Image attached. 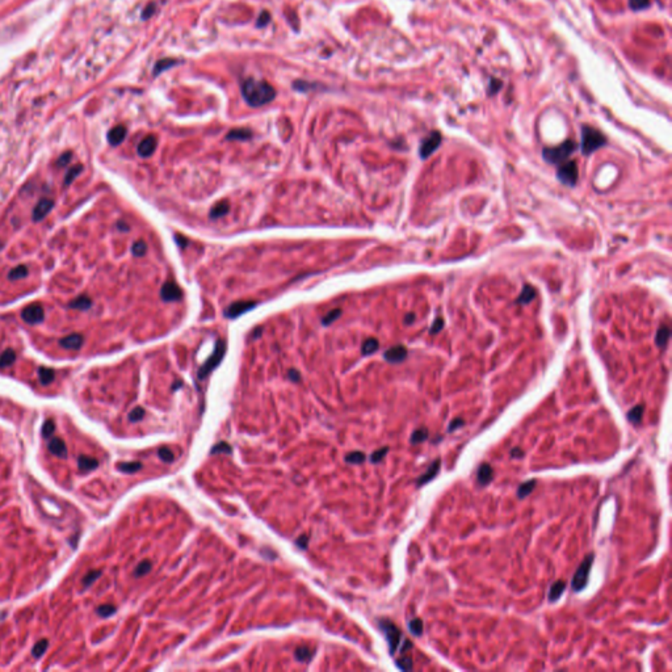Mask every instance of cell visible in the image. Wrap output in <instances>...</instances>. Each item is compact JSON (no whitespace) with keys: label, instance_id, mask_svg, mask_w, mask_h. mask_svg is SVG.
I'll return each instance as SVG.
<instances>
[{"label":"cell","instance_id":"6da1fadb","mask_svg":"<svg viewBox=\"0 0 672 672\" xmlns=\"http://www.w3.org/2000/svg\"><path fill=\"white\" fill-rule=\"evenodd\" d=\"M242 95L251 107H263L276 98V89L264 80L247 79L242 83Z\"/></svg>","mask_w":672,"mask_h":672},{"label":"cell","instance_id":"7a4b0ae2","mask_svg":"<svg viewBox=\"0 0 672 672\" xmlns=\"http://www.w3.org/2000/svg\"><path fill=\"white\" fill-rule=\"evenodd\" d=\"M605 145H607V138L601 131L591 126H587V125L581 127L580 149L585 155H591L592 153H595L596 150L605 146Z\"/></svg>","mask_w":672,"mask_h":672},{"label":"cell","instance_id":"3957f363","mask_svg":"<svg viewBox=\"0 0 672 672\" xmlns=\"http://www.w3.org/2000/svg\"><path fill=\"white\" fill-rule=\"evenodd\" d=\"M575 149H576V145L572 141H565L559 146L544 149L543 156L544 159L548 163H550V164H561V163L566 162L571 156Z\"/></svg>","mask_w":672,"mask_h":672},{"label":"cell","instance_id":"277c9868","mask_svg":"<svg viewBox=\"0 0 672 672\" xmlns=\"http://www.w3.org/2000/svg\"><path fill=\"white\" fill-rule=\"evenodd\" d=\"M592 563H594V553L588 554L585 558V561L580 563L578 570L575 571L574 578H572L571 581V587L575 592L583 591L586 586H587L588 575H590V571H591Z\"/></svg>","mask_w":672,"mask_h":672},{"label":"cell","instance_id":"5b68a950","mask_svg":"<svg viewBox=\"0 0 672 672\" xmlns=\"http://www.w3.org/2000/svg\"><path fill=\"white\" fill-rule=\"evenodd\" d=\"M225 352H226V344H225V341L222 340V339H219V340L217 341V344H215L214 352L211 353L210 357L206 360V363H205V364L200 368V370H198V378H200V380L206 378V377H208L209 374H210L211 372L219 365V363H221L222 359H223L225 356Z\"/></svg>","mask_w":672,"mask_h":672},{"label":"cell","instance_id":"8992f818","mask_svg":"<svg viewBox=\"0 0 672 672\" xmlns=\"http://www.w3.org/2000/svg\"><path fill=\"white\" fill-rule=\"evenodd\" d=\"M380 628L381 630L383 632L385 637H386L387 645H389L390 649V654L394 655V653L396 651V649L399 647L400 643V638H402V633H400V630L394 625L393 622H390L387 620H381L380 621Z\"/></svg>","mask_w":672,"mask_h":672},{"label":"cell","instance_id":"52a82bcc","mask_svg":"<svg viewBox=\"0 0 672 672\" xmlns=\"http://www.w3.org/2000/svg\"><path fill=\"white\" fill-rule=\"evenodd\" d=\"M557 177L561 183L568 187H574L578 182V166L574 160H566L561 163L557 171Z\"/></svg>","mask_w":672,"mask_h":672},{"label":"cell","instance_id":"ba28073f","mask_svg":"<svg viewBox=\"0 0 672 672\" xmlns=\"http://www.w3.org/2000/svg\"><path fill=\"white\" fill-rule=\"evenodd\" d=\"M440 143H441V134L438 133V131H433V133L429 134L428 137H426L424 140L422 141V145L419 147V155L422 159H427L429 155L435 153L436 150L438 149L440 146Z\"/></svg>","mask_w":672,"mask_h":672},{"label":"cell","instance_id":"9c48e42d","mask_svg":"<svg viewBox=\"0 0 672 672\" xmlns=\"http://www.w3.org/2000/svg\"><path fill=\"white\" fill-rule=\"evenodd\" d=\"M21 318L29 325H37L43 321L45 311H43L42 306H39L38 303H33V305L24 307V310L21 311Z\"/></svg>","mask_w":672,"mask_h":672},{"label":"cell","instance_id":"30bf717a","mask_svg":"<svg viewBox=\"0 0 672 672\" xmlns=\"http://www.w3.org/2000/svg\"><path fill=\"white\" fill-rule=\"evenodd\" d=\"M255 306H256V302H253V301H238V302L231 303V305L226 308L225 315H226L228 318H238V317H241L242 314L247 312L248 310L255 307Z\"/></svg>","mask_w":672,"mask_h":672},{"label":"cell","instance_id":"8fae6325","mask_svg":"<svg viewBox=\"0 0 672 672\" xmlns=\"http://www.w3.org/2000/svg\"><path fill=\"white\" fill-rule=\"evenodd\" d=\"M160 297H162L163 301H166V302H169V301H179V299L183 297V293L177 284L173 283V281H167V283L162 286Z\"/></svg>","mask_w":672,"mask_h":672},{"label":"cell","instance_id":"7c38bea8","mask_svg":"<svg viewBox=\"0 0 672 672\" xmlns=\"http://www.w3.org/2000/svg\"><path fill=\"white\" fill-rule=\"evenodd\" d=\"M440 468H441V460H440V458H436L435 461L431 464V466L427 469L426 473H424L422 477H419L416 479V486H418V487H422V486L427 484L428 482H431L432 479H435V478L437 477L438 471H440Z\"/></svg>","mask_w":672,"mask_h":672},{"label":"cell","instance_id":"4fadbf2b","mask_svg":"<svg viewBox=\"0 0 672 672\" xmlns=\"http://www.w3.org/2000/svg\"><path fill=\"white\" fill-rule=\"evenodd\" d=\"M156 146H158V140H156L155 136H147L146 138H143L141 141V143L138 145V154L142 158H149L154 154V151L156 150Z\"/></svg>","mask_w":672,"mask_h":672},{"label":"cell","instance_id":"5bb4252c","mask_svg":"<svg viewBox=\"0 0 672 672\" xmlns=\"http://www.w3.org/2000/svg\"><path fill=\"white\" fill-rule=\"evenodd\" d=\"M53 206H54V202H53L52 200H49V198H42V200H39L38 204L34 206V210H33V215H32L33 219L36 222L42 221L43 218H45V215H48V213L52 210Z\"/></svg>","mask_w":672,"mask_h":672},{"label":"cell","instance_id":"9a60e30c","mask_svg":"<svg viewBox=\"0 0 672 672\" xmlns=\"http://www.w3.org/2000/svg\"><path fill=\"white\" fill-rule=\"evenodd\" d=\"M383 357L385 360L389 361V363H393V364H396V363H402L405 359L407 357V349L403 345H395V347L389 348L385 354H383Z\"/></svg>","mask_w":672,"mask_h":672},{"label":"cell","instance_id":"2e32d148","mask_svg":"<svg viewBox=\"0 0 672 672\" xmlns=\"http://www.w3.org/2000/svg\"><path fill=\"white\" fill-rule=\"evenodd\" d=\"M48 448H49V451L52 452L53 455L57 456V457L61 458L67 457V446H66L65 441H62V438L59 437L50 438L49 444H48Z\"/></svg>","mask_w":672,"mask_h":672},{"label":"cell","instance_id":"e0dca14e","mask_svg":"<svg viewBox=\"0 0 672 672\" xmlns=\"http://www.w3.org/2000/svg\"><path fill=\"white\" fill-rule=\"evenodd\" d=\"M59 344H61V347L66 348V349L76 351V349H79V348L81 347V344H83V336H81L80 334L68 335V336H66V338L59 340Z\"/></svg>","mask_w":672,"mask_h":672},{"label":"cell","instance_id":"ac0fdd59","mask_svg":"<svg viewBox=\"0 0 672 672\" xmlns=\"http://www.w3.org/2000/svg\"><path fill=\"white\" fill-rule=\"evenodd\" d=\"M126 127L123 126V125H117V126H114L113 129L109 130V133H108V141L111 143L112 146H118L120 143L123 142L125 140V137H126Z\"/></svg>","mask_w":672,"mask_h":672},{"label":"cell","instance_id":"d6986e66","mask_svg":"<svg viewBox=\"0 0 672 672\" xmlns=\"http://www.w3.org/2000/svg\"><path fill=\"white\" fill-rule=\"evenodd\" d=\"M492 478H494V471L490 465L488 464L481 465L477 473L478 482H479L482 486H487V484L492 481Z\"/></svg>","mask_w":672,"mask_h":672},{"label":"cell","instance_id":"ffe728a7","mask_svg":"<svg viewBox=\"0 0 672 672\" xmlns=\"http://www.w3.org/2000/svg\"><path fill=\"white\" fill-rule=\"evenodd\" d=\"M565 590H566L565 581H563V580L554 581V583L552 585V587H550L549 596H548V599H549L550 603H555L557 600H559V598H561L562 595H563Z\"/></svg>","mask_w":672,"mask_h":672},{"label":"cell","instance_id":"44dd1931","mask_svg":"<svg viewBox=\"0 0 672 672\" xmlns=\"http://www.w3.org/2000/svg\"><path fill=\"white\" fill-rule=\"evenodd\" d=\"M78 465L81 471H89L98 469L99 461L96 458L89 457V456H80L78 458Z\"/></svg>","mask_w":672,"mask_h":672},{"label":"cell","instance_id":"7402d4cb","mask_svg":"<svg viewBox=\"0 0 672 672\" xmlns=\"http://www.w3.org/2000/svg\"><path fill=\"white\" fill-rule=\"evenodd\" d=\"M91 306H92V299L88 296H84V294L76 297L74 301H71V302L68 303V307L75 308V310H88Z\"/></svg>","mask_w":672,"mask_h":672},{"label":"cell","instance_id":"603a6c76","mask_svg":"<svg viewBox=\"0 0 672 672\" xmlns=\"http://www.w3.org/2000/svg\"><path fill=\"white\" fill-rule=\"evenodd\" d=\"M534 297H536V290H534V288L530 285H525L523 288V292H521V294L519 296L516 302L520 303V305H526V303L532 302Z\"/></svg>","mask_w":672,"mask_h":672},{"label":"cell","instance_id":"cb8c5ba5","mask_svg":"<svg viewBox=\"0 0 672 672\" xmlns=\"http://www.w3.org/2000/svg\"><path fill=\"white\" fill-rule=\"evenodd\" d=\"M230 210V204L228 201H221L218 202L217 205H214L210 210V218L211 219H214V218H221L223 215H226Z\"/></svg>","mask_w":672,"mask_h":672},{"label":"cell","instance_id":"d4e9b609","mask_svg":"<svg viewBox=\"0 0 672 672\" xmlns=\"http://www.w3.org/2000/svg\"><path fill=\"white\" fill-rule=\"evenodd\" d=\"M536 479H530V481H526L524 483H521L517 488V498L519 499H525L533 490L536 487Z\"/></svg>","mask_w":672,"mask_h":672},{"label":"cell","instance_id":"484cf974","mask_svg":"<svg viewBox=\"0 0 672 672\" xmlns=\"http://www.w3.org/2000/svg\"><path fill=\"white\" fill-rule=\"evenodd\" d=\"M643 413H645V406L643 405H637L636 407H633L628 413V420L630 423H633V424H640L641 420H642Z\"/></svg>","mask_w":672,"mask_h":672},{"label":"cell","instance_id":"4316f807","mask_svg":"<svg viewBox=\"0 0 672 672\" xmlns=\"http://www.w3.org/2000/svg\"><path fill=\"white\" fill-rule=\"evenodd\" d=\"M38 378L39 382L42 383V385H49V383H52L53 381H54V378H56V372L53 369H50V368L41 367L38 369Z\"/></svg>","mask_w":672,"mask_h":672},{"label":"cell","instance_id":"83f0119b","mask_svg":"<svg viewBox=\"0 0 672 672\" xmlns=\"http://www.w3.org/2000/svg\"><path fill=\"white\" fill-rule=\"evenodd\" d=\"M15 360H16V352L8 348L0 354V368L11 367L15 363Z\"/></svg>","mask_w":672,"mask_h":672},{"label":"cell","instance_id":"f1b7e54d","mask_svg":"<svg viewBox=\"0 0 672 672\" xmlns=\"http://www.w3.org/2000/svg\"><path fill=\"white\" fill-rule=\"evenodd\" d=\"M314 655V651H312L310 647L307 646H301L297 647L296 651H294V656H296V659L299 660V662H306V660H310Z\"/></svg>","mask_w":672,"mask_h":672},{"label":"cell","instance_id":"f546056e","mask_svg":"<svg viewBox=\"0 0 672 672\" xmlns=\"http://www.w3.org/2000/svg\"><path fill=\"white\" fill-rule=\"evenodd\" d=\"M668 339H669V328L667 327V326H662V327L658 330V332H656V338H655L656 345H658V347H664V345L667 344Z\"/></svg>","mask_w":672,"mask_h":672},{"label":"cell","instance_id":"4dcf8cb0","mask_svg":"<svg viewBox=\"0 0 672 672\" xmlns=\"http://www.w3.org/2000/svg\"><path fill=\"white\" fill-rule=\"evenodd\" d=\"M378 347H380V344H378V340H377V339H374V338H369V339H367V340H365V343L363 344V347H361V352H363V354L368 356V354L374 353V352L378 349Z\"/></svg>","mask_w":672,"mask_h":672},{"label":"cell","instance_id":"1f68e13d","mask_svg":"<svg viewBox=\"0 0 672 672\" xmlns=\"http://www.w3.org/2000/svg\"><path fill=\"white\" fill-rule=\"evenodd\" d=\"M118 470L123 471V473H136V471L141 470L142 469V464L138 461H133V462H121V464L117 465Z\"/></svg>","mask_w":672,"mask_h":672},{"label":"cell","instance_id":"d6a6232c","mask_svg":"<svg viewBox=\"0 0 672 672\" xmlns=\"http://www.w3.org/2000/svg\"><path fill=\"white\" fill-rule=\"evenodd\" d=\"M251 136H252V133H251L250 130L234 129V130H231L230 133L228 134V137H226V138H228V140H238V141H239V140H248V138H251Z\"/></svg>","mask_w":672,"mask_h":672},{"label":"cell","instance_id":"836d02e7","mask_svg":"<svg viewBox=\"0 0 672 672\" xmlns=\"http://www.w3.org/2000/svg\"><path fill=\"white\" fill-rule=\"evenodd\" d=\"M428 436H429L428 429H427V428H418L416 431L413 432V435H411L410 441H411V444H419V442L426 441L427 438H428Z\"/></svg>","mask_w":672,"mask_h":672},{"label":"cell","instance_id":"e575fe53","mask_svg":"<svg viewBox=\"0 0 672 672\" xmlns=\"http://www.w3.org/2000/svg\"><path fill=\"white\" fill-rule=\"evenodd\" d=\"M25 276H28V268H26V265L15 266V268L8 273V279L10 280H20L24 279Z\"/></svg>","mask_w":672,"mask_h":672},{"label":"cell","instance_id":"d590c367","mask_svg":"<svg viewBox=\"0 0 672 672\" xmlns=\"http://www.w3.org/2000/svg\"><path fill=\"white\" fill-rule=\"evenodd\" d=\"M81 171H83V166H81V164L74 166L72 168L68 169V172L66 173V177H65V185H66V187H68V185L71 184V183L74 182L76 177H78L79 173H80Z\"/></svg>","mask_w":672,"mask_h":672},{"label":"cell","instance_id":"8d00e7d4","mask_svg":"<svg viewBox=\"0 0 672 672\" xmlns=\"http://www.w3.org/2000/svg\"><path fill=\"white\" fill-rule=\"evenodd\" d=\"M175 65H177L175 59H163V61H159L155 65V68H154V75L156 76V75H159L162 71H164V70L172 67V66Z\"/></svg>","mask_w":672,"mask_h":672},{"label":"cell","instance_id":"74e56055","mask_svg":"<svg viewBox=\"0 0 672 672\" xmlns=\"http://www.w3.org/2000/svg\"><path fill=\"white\" fill-rule=\"evenodd\" d=\"M151 571V562L150 561H142L140 565L137 566L136 570H134V576L137 578H141L143 575L149 574Z\"/></svg>","mask_w":672,"mask_h":672},{"label":"cell","instance_id":"f35d334b","mask_svg":"<svg viewBox=\"0 0 672 672\" xmlns=\"http://www.w3.org/2000/svg\"><path fill=\"white\" fill-rule=\"evenodd\" d=\"M345 461H347L348 464H354V465L363 464V462L365 461V455L363 453V452H359V451L352 452V453H349V455L345 456Z\"/></svg>","mask_w":672,"mask_h":672},{"label":"cell","instance_id":"ab89813d","mask_svg":"<svg viewBox=\"0 0 672 672\" xmlns=\"http://www.w3.org/2000/svg\"><path fill=\"white\" fill-rule=\"evenodd\" d=\"M49 647V641L48 640H41L39 642H37L33 647V655L34 658H39V656H42L45 654V651Z\"/></svg>","mask_w":672,"mask_h":672},{"label":"cell","instance_id":"60d3db41","mask_svg":"<svg viewBox=\"0 0 672 672\" xmlns=\"http://www.w3.org/2000/svg\"><path fill=\"white\" fill-rule=\"evenodd\" d=\"M423 628H424V625H423V621L420 620V618H414V620L409 623L410 632L416 637L422 636Z\"/></svg>","mask_w":672,"mask_h":672},{"label":"cell","instance_id":"b9f144b4","mask_svg":"<svg viewBox=\"0 0 672 672\" xmlns=\"http://www.w3.org/2000/svg\"><path fill=\"white\" fill-rule=\"evenodd\" d=\"M340 314H341L340 308H335V310H331V311L327 312V314L323 317V319H322V323H323L325 326L331 325L332 322H335V319L340 317Z\"/></svg>","mask_w":672,"mask_h":672},{"label":"cell","instance_id":"7bdbcfd3","mask_svg":"<svg viewBox=\"0 0 672 672\" xmlns=\"http://www.w3.org/2000/svg\"><path fill=\"white\" fill-rule=\"evenodd\" d=\"M54 431H56V423L53 422L52 419L46 420L45 424H43L42 427V437L50 438L53 436V433H54Z\"/></svg>","mask_w":672,"mask_h":672},{"label":"cell","instance_id":"ee69618b","mask_svg":"<svg viewBox=\"0 0 672 672\" xmlns=\"http://www.w3.org/2000/svg\"><path fill=\"white\" fill-rule=\"evenodd\" d=\"M210 453H211V455H219V453H228V455H230L231 446L228 444V442L221 441L219 444H217L215 446H213V448H211Z\"/></svg>","mask_w":672,"mask_h":672},{"label":"cell","instance_id":"f6af8a7d","mask_svg":"<svg viewBox=\"0 0 672 672\" xmlns=\"http://www.w3.org/2000/svg\"><path fill=\"white\" fill-rule=\"evenodd\" d=\"M158 456H159L160 460L164 462H172L173 458H175V456H173V453L171 452V449L166 448V446H163V448H160L159 451H158Z\"/></svg>","mask_w":672,"mask_h":672},{"label":"cell","instance_id":"bcb514c9","mask_svg":"<svg viewBox=\"0 0 672 672\" xmlns=\"http://www.w3.org/2000/svg\"><path fill=\"white\" fill-rule=\"evenodd\" d=\"M113 613H116V607L112 604H104L98 608V614L101 617H109Z\"/></svg>","mask_w":672,"mask_h":672},{"label":"cell","instance_id":"7dc6e473","mask_svg":"<svg viewBox=\"0 0 672 672\" xmlns=\"http://www.w3.org/2000/svg\"><path fill=\"white\" fill-rule=\"evenodd\" d=\"M131 251H133V255H136V256H143L147 251L146 243L143 241L136 242V243L133 244V247H131Z\"/></svg>","mask_w":672,"mask_h":672},{"label":"cell","instance_id":"c3c4849f","mask_svg":"<svg viewBox=\"0 0 672 672\" xmlns=\"http://www.w3.org/2000/svg\"><path fill=\"white\" fill-rule=\"evenodd\" d=\"M387 452H389V446H383V448L373 452V455L370 456V461L373 462V464H378V462L387 455Z\"/></svg>","mask_w":672,"mask_h":672},{"label":"cell","instance_id":"681fc988","mask_svg":"<svg viewBox=\"0 0 672 672\" xmlns=\"http://www.w3.org/2000/svg\"><path fill=\"white\" fill-rule=\"evenodd\" d=\"M629 6L633 11L645 10L650 6V0H629Z\"/></svg>","mask_w":672,"mask_h":672},{"label":"cell","instance_id":"f907efd6","mask_svg":"<svg viewBox=\"0 0 672 672\" xmlns=\"http://www.w3.org/2000/svg\"><path fill=\"white\" fill-rule=\"evenodd\" d=\"M396 666L399 667L400 669H403V671H409V669L413 668V659L407 655L403 656V658L396 660Z\"/></svg>","mask_w":672,"mask_h":672},{"label":"cell","instance_id":"816d5d0a","mask_svg":"<svg viewBox=\"0 0 672 672\" xmlns=\"http://www.w3.org/2000/svg\"><path fill=\"white\" fill-rule=\"evenodd\" d=\"M100 575H101V571L88 572V574L84 576V579H83V586H84V587H89V586H91L92 583H94V581L96 580L99 576H100Z\"/></svg>","mask_w":672,"mask_h":672},{"label":"cell","instance_id":"f5cc1de1","mask_svg":"<svg viewBox=\"0 0 672 672\" xmlns=\"http://www.w3.org/2000/svg\"><path fill=\"white\" fill-rule=\"evenodd\" d=\"M145 416V410L142 407H136V409L129 414V420L130 422H138Z\"/></svg>","mask_w":672,"mask_h":672},{"label":"cell","instance_id":"db71d44e","mask_svg":"<svg viewBox=\"0 0 672 672\" xmlns=\"http://www.w3.org/2000/svg\"><path fill=\"white\" fill-rule=\"evenodd\" d=\"M464 424H465L464 419H461V418H456L455 420H452L451 424H449V426H448V432H453V431H456V429H457L458 427H462V426H464Z\"/></svg>","mask_w":672,"mask_h":672},{"label":"cell","instance_id":"11a10c76","mask_svg":"<svg viewBox=\"0 0 672 672\" xmlns=\"http://www.w3.org/2000/svg\"><path fill=\"white\" fill-rule=\"evenodd\" d=\"M71 156H72V154L70 153V151H67V153H65L63 155H61L58 158V160H57V166L62 167V166H65V164H67L68 160L71 159Z\"/></svg>","mask_w":672,"mask_h":672},{"label":"cell","instance_id":"9f6ffc18","mask_svg":"<svg viewBox=\"0 0 672 672\" xmlns=\"http://www.w3.org/2000/svg\"><path fill=\"white\" fill-rule=\"evenodd\" d=\"M442 326H444V321H442V318L436 319L433 326L431 327V334H437L438 331H441Z\"/></svg>","mask_w":672,"mask_h":672},{"label":"cell","instance_id":"6f0895ef","mask_svg":"<svg viewBox=\"0 0 672 672\" xmlns=\"http://www.w3.org/2000/svg\"><path fill=\"white\" fill-rule=\"evenodd\" d=\"M307 543H308V536H306V534L301 536L296 541L297 546H298V548H301V549H306V548H307Z\"/></svg>","mask_w":672,"mask_h":672},{"label":"cell","instance_id":"680465c9","mask_svg":"<svg viewBox=\"0 0 672 672\" xmlns=\"http://www.w3.org/2000/svg\"><path fill=\"white\" fill-rule=\"evenodd\" d=\"M288 377H289V380H292L293 382H298V381L301 380V376H299V373L296 369H290L289 373H288Z\"/></svg>","mask_w":672,"mask_h":672},{"label":"cell","instance_id":"91938a15","mask_svg":"<svg viewBox=\"0 0 672 672\" xmlns=\"http://www.w3.org/2000/svg\"><path fill=\"white\" fill-rule=\"evenodd\" d=\"M268 20H270V15H268L266 12H263L261 15H260L259 23H257V25H259V26L266 25V24H268Z\"/></svg>","mask_w":672,"mask_h":672},{"label":"cell","instance_id":"94428289","mask_svg":"<svg viewBox=\"0 0 672 672\" xmlns=\"http://www.w3.org/2000/svg\"><path fill=\"white\" fill-rule=\"evenodd\" d=\"M511 456H512V457H515V458L523 457V456H524L523 449H521V448H513L512 451H511Z\"/></svg>","mask_w":672,"mask_h":672},{"label":"cell","instance_id":"6125c7cd","mask_svg":"<svg viewBox=\"0 0 672 672\" xmlns=\"http://www.w3.org/2000/svg\"><path fill=\"white\" fill-rule=\"evenodd\" d=\"M151 13H154V4H150L149 7L145 8V12H143V19H149L151 16Z\"/></svg>","mask_w":672,"mask_h":672},{"label":"cell","instance_id":"be15d7a7","mask_svg":"<svg viewBox=\"0 0 672 672\" xmlns=\"http://www.w3.org/2000/svg\"><path fill=\"white\" fill-rule=\"evenodd\" d=\"M176 241H177L179 246L183 247V248L187 246V239H185L184 237H182V235H176Z\"/></svg>","mask_w":672,"mask_h":672},{"label":"cell","instance_id":"e7e4bbea","mask_svg":"<svg viewBox=\"0 0 672 672\" xmlns=\"http://www.w3.org/2000/svg\"><path fill=\"white\" fill-rule=\"evenodd\" d=\"M117 228L120 229V230H122V231H129V225L125 223V222H122V221L118 222Z\"/></svg>","mask_w":672,"mask_h":672},{"label":"cell","instance_id":"03108f58","mask_svg":"<svg viewBox=\"0 0 672 672\" xmlns=\"http://www.w3.org/2000/svg\"><path fill=\"white\" fill-rule=\"evenodd\" d=\"M414 318H415V315H414V314H407L406 318H405V321H406V323H413Z\"/></svg>","mask_w":672,"mask_h":672}]
</instances>
